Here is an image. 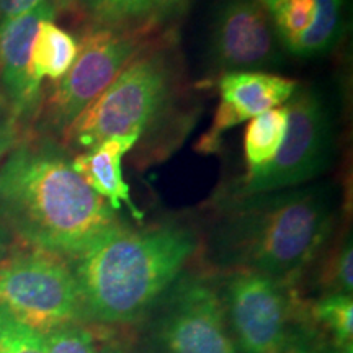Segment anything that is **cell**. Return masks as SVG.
Masks as SVG:
<instances>
[{"label": "cell", "instance_id": "cell-24", "mask_svg": "<svg viewBox=\"0 0 353 353\" xmlns=\"http://www.w3.org/2000/svg\"><path fill=\"white\" fill-rule=\"evenodd\" d=\"M190 0H152V21L174 20L182 15Z\"/></svg>", "mask_w": 353, "mask_h": 353}, {"label": "cell", "instance_id": "cell-25", "mask_svg": "<svg viewBox=\"0 0 353 353\" xmlns=\"http://www.w3.org/2000/svg\"><path fill=\"white\" fill-rule=\"evenodd\" d=\"M44 0H0V21L17 19L37 8Z\"/></svg>", "mask_w": 353, "mask_h": 353}, {"label": "cell", "instance_id": "cell-27", "mask_svg": "<svg viewBox=\"0 0 353 353\" xmlns=\"http://www.w3.org/2000/svg\"><path fill=\"white\" fill-rule=\"evenodd\" d=\"M77 2L79 0H51V3L54 6L56 10L57 8H70V7L76 6Z\"/></svg>", "mask_w": 353, "mask_h": 353}, {"label": "cell", "instance_id": "cell-15", "mask_svg": "<svg viewBox=\"0 0 353 353\" xmlns=\"http://www.w3.org/2000/svg\"><path fill=\"white\" fill-rule=\"evenodd\" d=\"M286 128H288L286 105L268 110L249 120L244 132V179L254 176L265 165L270 164L283 143Z\"/></svg>", "mask_w": 353, "mask_h": 353}, {"label": "cell", "instance_id": "cell-1", "mask_svg": "<svg viewBox=\"0 0 353 353\" xmlns=\"http://www.w3.org/2000/svg\"><path fill=\"white\" fill-rule=\"evenodd\" d=\"M0 218L33 249L77 259L121 226L51 141L15 144L0 164Z\"/></svg>", "mask_w": 353, "mask_h": 353}, {"label": "cell", "instance_id": "cell-22", "mask_svg": "<svg viewBox=\"0 0 353 353\" xmlns=\"http://www.w3.org/2000/svg\"><path fill=\"white\" fill-rule=\"evenodd\" d=\"M353 245L352 236L348 234L339 244L332 259L329 260L327 267L322 276V283L325 285L327 293L352 294L353 290ZM325 293V294H327Z\"/></svg>", "mask_w": 353, "mask_h": 353}, {"label": "cell", "instance_id": "cell-23", "mask_svg": "<svg viewBox=\"0 0 353 353\" xmlns=\"http://www.w3.org/2000/svg\"><path fill=\"white\" fill-rule=\"evenodd\" d=\"M17 136H19V121L13 118L7 101L0 99V161L17 144Z\"/></svg>", "mask_w": 353, "mask_h": 353}, {"label": "cell", "instance_id": "cell-8", "mask_svg": "<svg viewBox=\"0 0 353 353\" xmlns=\"http://www.w3.org/2000/svg\"><path fill=\"white\" fill-rule=\"evenodd\" d=\"M141 50L132 33L101 26L87 32L79 43L76 61L46 101L44 128L64 136Z\"/></svg>", "mask_w": 353, "mask_h": 353}, {"label": "cell", "instance_id": "cell-11", "mask_svg": "<svg viewBox=\"0 0 353 353\" xmlns=\"http://www.w3.org/2000/svg\"><path fill=\"white\" fill-rule=\"evenodd\" d=\"M298 87V81L263 70L221 74L218 79L219 105L211 128L198 144V151L216 152L229 130L285 105Z\"/></svg>", "mask_w": 353, "mask_h": 353}, {"label": "cell", "instance_id": "cell-10", "mask_svg": "<svg viewBox=\"0 0 353 353\" xmlns=\"http://www.w3.org/2000/svg\"><path fill=\"white\" fill-rule=\"evenodd\" d=\"M208 52L211 65L226 74L276 68L285 51L259 0H221Z\"/></svg>", "mask_w": 353, "mask_h": 353}, {"label": "cell", "instance_id": "cell-20", "mask_svg": "<svg viewBox=\"0 0 353 353\" xmlns=\"http://www.w3.org/2000/svg\"><path fill=\"white\" fill-rule=\"evenodd\" d=\"M0 353H46L44 335L0 309Z\"/></svg>", "mask_w": 353, "mask_h": 353}, {"label": "cell", "instance_id": "cell-13", "mask_svg": "<svg viewBox=\"0 0 353 353\" xmlns=\"http://www.w3.org/2000/svg\"><path fill=\"white\" fill-rule=\"evenodd\" d=\"M139 136H117L105 139L88 151L72 159V167L85 180L97 195L103 198L114 213L123 206L136 221H143L144 213L131 196V188L123 176V157L134 148Z\"/></svg>", "mask_w": 353, "mask_h": 353}, {"label": "cell", "instance_id": "cell-17", "mask_svg": "<svg viewBox=\"0 0 353 353\" xmlns=\"http://www.w3.org/2000/svg\"><path fill=\"white\" fill-rule=\"evenodd\" d=\"M311 316L330 335L332 353H353L352 294L327 293L311 307Z\"/></svg>", "mask_w": 353, "mask_h": 353}, {"label": "cell", "instance_id": "cell-7", "mask_svg": "<svg viewBox=\"0 0 353 353\" xmlns=\"http://www.w3.org/2000/svg\"><path fill=\"white\" fill-rule=\"evenodd\" d=\"M145 353H237L219 288L182 275L145 317Z\"/></svg>", "mask_w": 353, "mask_h": 353}, {"label": "cell", "instance_id": "cell-6", "mask_svg": "<svg viewBox=\"0 0 353 353\" xmlns=\"http://www.w3.org/2000/svg\"><path fill=\"white\" fill-rule=\"evenodd\" d=\"M0 309L41 334L85 321L72 268L37 249L0 259Z\"/></svg>", "mask_w": 353, "mask_h": 353}, {"label": "cell", "instance_id": "cell-4", "mask_svg": "<svg viewBox=\"0 0 353 353\" xmlns=\"http://www.w3.org/2000/svg\"><path fill=\"white\" fill-rule=\"evenodd\" d=\"M174 72L164 51L138 54L69 128L64 138L92 149L117 136H143L169 103Z\"/></svg>", "mask_w": 353, "mask_h": 353}, {"label": "cell", "instance_id": "cell-19", "mask_svg": "<svg viewBox=\"0 0 353 353\" xmlns=\"http://www.w3.org/2000/svg\"><path fill=\"white\" fill-rule=\"evenodd\" d=\"M88 13L101 28L136 32L152 21V0H83Z\"/></svg>", "mask_w": 353, "mask_h": 353}, {"label": "cell", "instance_id": "cell-3", "mask_svg": "<svg viewBox=\"0 0 353 353\" xmlns=\"http://www.w3.org/2000/svg\"><path fill=\"white\" fill-rule=\"evenodd\" d=\"M200 237L182 223L121 226L74 259L85 321L125 325L144 321L183 275Z\"/></svg>", "mask_w": 353, "mask_h": 353}, {"label": "cell", "instance_id": "cell-29", "mask_svg": "<svg viewBox=\"0 0 353 353\" xmlns=\"http://www.w3.org/2000/svg\"><path fill=\"white\" fill-rule=\"evenodd\" d=\"M100 353H128V352L120 345H107L105 348H101Z\"/></svg>", "mask_w": 353, "mask_h": 353}, {"label": "cell", "instance_id": "cell-26", "mask_svg": "<svg viewBox=\"0 0 353 353\" xmlns=\"http://www.w3.org/2000/svg\"><path fill=\"white\" fill-rule=\"evenodd\" d=\"M285 353H317L312 342L309 341L307 334L301 329H294L293 337Z\"/></svg>", "mask_w": 353, "mask_h": 353}, {"label": "cell", "instance_id": "cell-9", "mask_svg": "<svg viewBox=\"0 0 353 353\" xmlns=\"http://www.w3.org/2000/svg\"><path fill=\"white\" fill-rule=\"evenodd\" d=\"M219 294L237 353H285L291 324L288 286L254 272H229Z\"/></svg>", "mask_w": 353, "mask_h": 353}, {"label": "cell", "instance_id": "cell-28", "mask_svg": "<svg viewBox=\"0 0 353 353\" xmlns=\"http://www.w3.org/2000/svg\"><path fill=\"white\" fill-rule=\"evenodd\" d=\"M7 242H8L7 232H6V229H3L2 224H0V257H2L3 252H6V249H7Z\"/></svg>", "mask_w": 353, "mask_h": 353}, {"label": "cell", "instance_id": "cell-12", "mask_svg": "<svg viewBox=\"0 0 353 353\" xmlns=\"http://www.w3.org/2000/svg\"><path fill=\"white\" fill-rule=\"evenodd\" d=\"M54 17V6L44 0L28 13L0 21V85L3 100L19 123L34 113L41 94V83L33 79L30 64L34 34L43 20Z\"/></svg>", "mask_w": 353, "mask_h": 353}, {"label": "cell", "instance_id": "cell-5", "mask_svg": "<svg viewBox=\"0 0 353 353\" xmlns=\"http://www.w3.org/2000/svg\"><path fill=\"white\" fill-rule=\"evenodd\" d=\"M288 108V128L276 156L259 174L242 179L229 196H249L303 187L332 164L335 145L334 113L316 87L299 85Z\"/></svg>", "mask_w": 353, "mask_h": 353}, {"label": "cell", "instance_id": "cell-18", "mask_svg": "<svg viewBox=\"0 0 353 353\" xmlns=\"http://www.w3.org/2000/svg\"><path fill=\"white\" fill-rule=\"evenodd\" d=\"M285 52L301 38L316 17V0H259Z\"/></svg>", "mask_w": 353, "mask_h": 353}, {"label": "cell", "instance_id": "cell-2", "mask_svg": "<svg viewBox=\"0 0 353 353\" xmlns=\"http://www.w3.org/2000/svg\"><path fill=\"white\" fill-rule=\"evenodd\" d=\"M327 187H296L249 196H228L211 229L214 267L254 272L286 286L317 257L334 226Z\"/></svg>", "mask_w": 353, "mask_h": 353}, {"label": "cell", "instance_id": "cell-16", "mask_svg": "<svg viewBox=\"0 0 353 353\" xmlns=\"http://www.w3.org/2000/svg\"><path fill=\"white\" fill-rule=\"evenodd\" d=\"M345 21V0H316L314 21L288 54L301 59L327 54L342 39Z\"/></svg>", "mask_w": 353, "mask_h": 353}, {"label": "cell", "instance_id": "cell-14", "mask_svg": "<svg viewBox=\"0 0 353 353\" xmlns=\"http://www.w3.org/2000/svg\"><path fill=\"white\" fill-rule=\"evenodd\" d=\"M54 19H46L38 25L32 46V74L38 83L43 79L59 82L77 57L79 43L72 34L57 26Z\"/></svg>", "mask_w": 353, "mask_h": 353}, {"label": "cell", "instance_id": "cell-21", "mask_svg": "<svg viewBox=\"0 0 353 353\" xmlns=\"http://www.w3.org/2000/svg\"><path fill=\"white\" fill-rule=\"evenodd\" d=\"M43 335L46 353H100L97 335L83 322L63 325Z\"/></svg>", "mask_w": 353, "mask_h": 353}]
</instances>
